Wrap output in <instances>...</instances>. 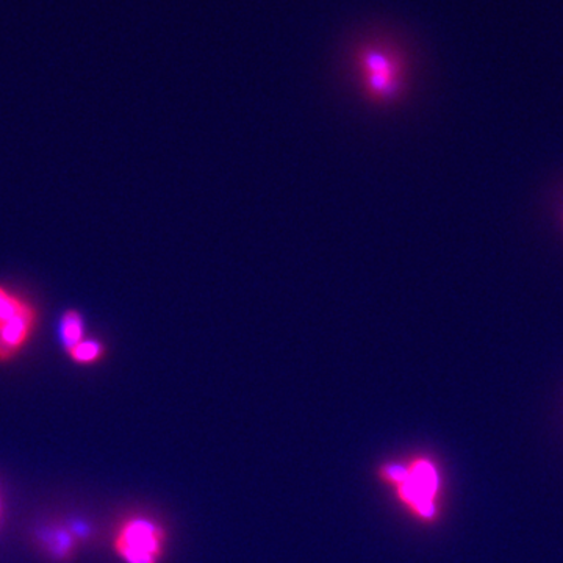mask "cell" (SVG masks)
<instances>
[{"label":"cell","instance_id":"6da1fadb","mask_svg":"<svg viewBox=\"0 0 563 563\" xmlns=\"http://www.w3.org/2000/svg\"><path fill=\"white\" fill-rule=\"evenodd\" d=\"M351 62L366 102L390 109L404 101L410 85V58L398 41L385 35L365 36L352 47Z\"/></svg>","mask_w":563,"mask_h":563},{"label":"cell","instance_id":"7a4b0ae2","mask_svg":"<svg viewBox=\"0 0 563 563\" xmlns=\"http://www.w3.org/2000/svg\"><path fill=\"white\" fill-rule=\"evenodd\" d=\"M377 479L391 488L404 510L418 523L435 525L440 520L444 481L439 462L431 455L385 462L377 468Z\"/></svg>","mask_w":563,"mask_h":563},{"label":"cell","instance_id":"3957f363","mask_svg":"<svg viewBox=\"0 0 563 563\" xmlns=\"http://www.w3.org/2000/svg\"><path fill=\"white\" fill-rule=\"evenodd\" d=\"M40 309L22 292L0 284V363L13 362L32 342Z\"/></svg>","mask_w":563,"mask_h":563},{"label":"cell","instance_id":"277c9868","mask_svg":"<svg viewBox=\"0 0 563 563\" xmlns=\"http://www.w3.org/2000/svg\"><path fill=\"white\" fill-rule=\"evenodd\" d=\"M168 533L146 517L128 518L114 533L113 550L124 563H162Z\"/></svg>","mask_w":563,"mask_h":563},{"label":"cell","instance_id":"5b68a950","mask_svg":"<svg viewBox=\"0 0 563 563\" xmlns=\"http://www.w3.org/2000/svg\"><path fill=\"white\" fill-rule=\"evenodd\" d=\"M58 336H60V343L65 352L73 350L87 339V321H85L84 314L79 310H65L60 322H58Z\"/></svg>","mask_w":563,"mask_h":563},{"label":"cell","instance_id":"8992f818","mask_svg":"<svg viewBox=\"0 0 563 563\" xmlns=\"http://www.w3.org/2000/svg\"><path fill=\"white\" fill-rule=\"evenodd\" d=\"M70 361L81 366L96 365L102 362L107 355V346L102 340L95 339V336H87L84 342L77 344L76 347L66 352Z\"/></svg>","mask_w":563,"mask_h":563},{"label":"cell","instance_id":"52a82bcc","mask_svg":"<svg viewBox=\"0 0 563 563\" xmlns=\"http://www.w3.org/2000/svg\"><path fill=\"white\" fill-rule=\"evenodd\" d=\"M0 517H2V496H0Z\"/></svg>","mask_w":563,"mask_h":563}]
</instances>
